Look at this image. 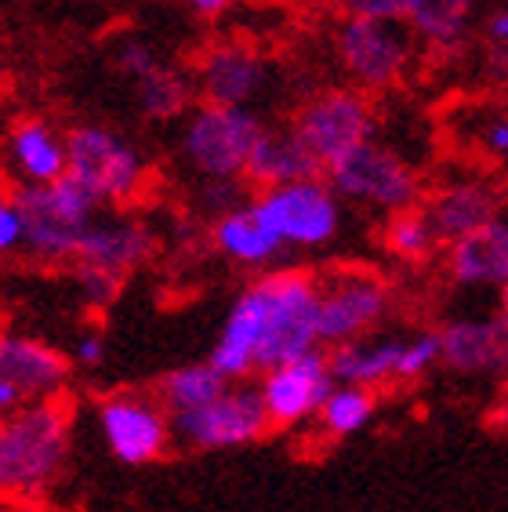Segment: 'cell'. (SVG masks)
Here are the masks:
<instances>
[{"label": "cell", "mask_w": 508, "mask_h": 512, "mask_svg": "<svg viewBox=\"0 0 508 512\" xmlns=\"http://www.w3.org/2000/svg\"><path fill=\"white\" fill-rule=\"evenodd\" d=\"M436 331L450 375L508 382V302H498L483 316H454Z\"/></svg>", "instance_id": "ac0fdd59"}, {"label": "cell", "mask_w": 508, "mask_h": 512, "mask_svg": "<svg viewBox=\"0 0 508 512\" xmlns=\"http://www.w3.org/2000/svg\"><path fill=\"white\" fill-rule=\"evenodd\" d=\"M443 273L461 291H490L508 302V211L443 247Z\"/></svg>", "instance_id": "d6986e66"}, {"label": "cell", "mask_w": 508, "mask_h": 512, "mask_svg": "<svg viewBox=\"0 0 508 512\" xmlns=\"http://www.w3.org/2000/svg\"><path fill=\"white\" fill-rule=\"evenodd\" d=\"M113 66L131 84L135 102L149 124H182L189 109L200 102L196 80L186 66L164 62L149 40H120Z\"/></svg>", "instance_id": "4fadbf2b"}, {"label": "cell", "mask_w": 508, "mask_h": 512, "mask_svg": "<svg viewBox=\"0 0 508 512\" xmlns=\"http://www.w3.org/2000/svg\"><path fill=\"white\" fill-rule=\"evenodd\" d=\"M392 313V287L371 269H338L320 280V342L331 345L356 342L374 331Z\"/></svg>", "instance_id": "5bb4252c"}, {"label": "cell", "mask_w": 508, "mask_h": 512, "mask_svg": "<svg viewBox=\"0 0 508 512\" xmlns=\"http://www.w3.org/2000/svg\"><path fill=\"white\" fill-rule=\"evenodd\" d=\"M153 255H157V233L142 218L106 215L102 211L88 226V233H84L77 266L88 262V266H102V269H113V273L131 276L135 269L153 262Z\"/></svg>", "instance_id": "44dd1931"}, {"label": "cell", "mask_w": 508, "mask_h": 512, "mask_svg": "<svg viewBox=\"0 0 508 512\" xmlns=\"http://www.w3.org/2000/svg\"><path fill=\"white\" fill-rule=\"evenodd\" d=\"M381 247L389 251L396 262L403 266H425L440 255L443 244L432 229L425 207H407V211H396V215L385 218L381 226Z\"/></svg>", "instance_id": "4316f807"}, {"label": "cell", "mask_w": 508, "mask_h": 512, "mask_svg": "<svg viewBox=\"0 0 508 512\" xmlns=\"http://www.w3.org/2000/svg\"><path fill=\"white\" fill-rule=\"evenodd\" d=\"M378 414V393L363 389V385H334L327 404L316 414V425L327 440H349V436L363 433Z\"/></svg>", "instance_id": "83f0119b"}, {"label": "cell", "mask_w": 508, "mask_h": 512, "mask_svg": "<svg viewBox=\"0 0 508 512\" xmlns=\"http://www.w3.org/2000/svg\"><path fill=\"white\" fill-rule=\"evenodd\" d=\"M479 40L490 48V59H505L508 55V4L490 8L479 22Z\"/></svg>", "instance_id": "e575fe53"}, {"label": "cell", "mask_w": 508, "mask_h": 512, "mask_svg": "<svg viewBox=\"0 0 508 512\" xmlns=\"http://www.w3.org/2000/svg\"><path fill=\"white\" fill-rule=\"evenodd\" d=\"M240 0H186V8L193 11V15H200V19H218V15H225L229 8H236Z\"/></svg>", "instance_id": "8d00e7d4"}, {"label": "cell", "mask_w": 508, "mask_h": 512, "mask_svg": "<svg viewBox=\"0 0 508 512\" xmlns=\"http://www.w3.org/2000/svg\"><path fill=\"white\" fill-rule=\"evenodd\" d=\"M73 411L62 400L30 404L0 418V498H37L66 473Z\"/></svg>", "instance_id": "6da1fadb"}, {"label": "cell", "mask_w": 508, "mask_h": 512, "mask_svg": "<svg viewBox=\"0 0 508 512\" xmlns=\"http://www.w3.org/2000/svg\"><path fill=\"white\" fill-rule=\"evenodd\" d=\"M211 247L218 258H225L236 269H251V273H269L280 262L287 247L276 240V233L265 226V218L254 211V204H240L229 215L211 222Z\"/></svg>", "instance_id": "7402d4cb"}, {"label": "cell", "mask_w": 508, "mask_h": 512, "mask_svg": "<svg viewBox=\"0 0 508 512\" xmlns=\"http://www.w3.org/2000/svg\"><path fill=\"white\" fill-rule=\"evenodd\" d=\"M403 26L432 55H458L476 26V0H411Z\"/></svg>", "instance_id": "d4e9b609"}, {"label": "cell", "mask_w": 508, "mask_h": 512, "mask_svg": "<svg viewBox=\"0 0 508 512\" xmlns=\"http://www.w3.org/2000/svg\"><path fill=\"white\" fill-rule=\"evenodd\" d=\"M472 146L494 164H508V102L472 117Z\"/></svg>", "instance_id": "4dcf8cb0"}, {"label": "cell", "mask_w": 508, "mask_h": 512, "mask_svg": "<svg viewBox=\"0 0 508 512\" xmlns=\"http://www.w3.org/2000/svg\"><path fill=\"white\" fill-rule=\"evenodd\" d=\"M4 153H8V171L19 182V189L51 186L69 171L66 131H59L44 117H22L8 131Z\"/></svg>", "instance_id": "ffe728a7"}, {"label": "cell", "mask_w": 508, "mask_h": 512, "mask_svg": "<svg viewBox=\"0 0 508 512\" xmlns=\"http://www.w3.org/2000/svg\"><path fill=\"white\" fill-rule=\"evenodd\" d=\"M95 429L109 458L127 469L160 462L175 444L171 414L160 404V396L138 393V389L102 396L95 404Z\"/></svg>", "instance_id": "30bf717a"}, {"label": "cell", "mask_w": 508, "mask_h": 512, "mask_svg": "<svg viewBox=\"0 0 508 512\" xmlns=\"http://www.w3.org/2000/svg\"><path fill=\"white\" fill-rule=\"evenodd\" d=\"M69 360H73V367H84V371H98V367L106 364V338L98 335V331H80V335L73 338Z\"/></svg>", "instance_id": "d590c367"}, {"label": "cell", "mask_w": 508, "mask_h": 512, "mask_svg": "<svg viewBox=\"0 0 508 512\" xmlns=\"http://www.w3.org/2000/svg\"><path fill=\"white\" fill-rule=\"evenodd\" d=\"M69 171L102 200V207H131L149 186V160L113 124L84 120L66 131Z\"/></svg>", "instance_id": "5b68a950"}, {"label": "cell", "mask_w": 508, "mask_h": 512, "mask_svg": "<svg viewBox=\"0 0 508 512\" xmlns=\"http://www.w3.org/2000/svg\"><path fill=\"white\" fill-rule=\"evenodd\" d=\"M69 378H73V360L59 345L30 331L0 327V418L30 404L62 400Z\"/></svg>", "instance_id": "8fae6325"}, {"label": "cell", "mask_w": 508, "mask_h": 512, "mask_svg": "<svg viewBox=\"0 0 508 512\" xmlns=\"http://www.w3.org/2000/svg\"><path fill=\"white\" fill-rule=\"evenodd\" d=\"M323 178L331 182L345 204L367 207V211H378L385 218L407 211V207H421V200L429 193L425 178L411 160L378 138L345 153L338 164L323 171Z\"/></svg>", "instance_id": "52a82bcc"}, {"label": "cell", "mask_w": 508, "mask_h": 512, "mask_svg": "<svg viewBox=\"0 0 508 512\" xmlns=\"http://www.w3.org/2000/svg\"><path fill=\"white\" fill-rule=\"evenodd\" d=\"M334 59L345 80L363 95H389L403 88L418 62V40L403 22H374L345 15L334 26Z\"/></svg>", "instance_id": "8992f818"}, {"label": "cell", "mask_w": 508, "mask_h": 512, "mask_svg": "<svg viewBox=\"0 0 508 512\" xmlns=\"http://www.w3.org/2000/svg\"><path fill=\"white\" fill-rule=\"evenodd\" d=\"M0 91H4V84H0Z\"/></svg>", "instance_id": "60d3db41"}, {"label": "cell", "mask_w": 508, "mask_h": 512, "mask_svg": "<svg viewBox=\"0 0 508 512\" xmlns=\"http://www.w3.org/2000/svg\"><path fill=\"white\" fill-rule=\"evenodd\" d=\"M291 128L327 171L345 153L378 138V113H374L371 95H363L352 84H334V88H316L305 95L302 106L294 109Z\"/></svg>", "instance_id": "9c48e42d"}, {"label": "cell", "mask_w": 508, "mask_h": 512, "mask_svg": "<svg viewBox=\"0 0 508 512\" xmlns=\"http://www.w3.org/2000/svg\"><path fill=\"white\" fill-rule=\"evenodd\" d=\"M265 128L269 124L258 109L196 102L182 120V131H178V157L196 182L244 178Z\"/></svg>", "instance_id": "277c9868"}, {"label": "cell", "mask_w": 508, "mask_h": 512, "mask_svg": "<svg viewBox=\"0 0 508 512\" xmlns=\"http://www.w3.org/2000/svg\"><path fill=\"white\" fill-rule=\"evenodd\" d=\"M342 8H345V15H356V19L407 22L411 0H342Z\"/></svg>", "instance_id": "836d02e7"}, {"label": "cell", "mask_w": 508, "mask_h": 512, "mask_svg": "<svg viewBox=\"0 0 508 512\" xmlns=\"http://www.w3.org/2000/svg\"><path fill=\"white\" fill-rule=\"evenodd\" d=\"M251 197L254 193L244 178H211V182H200V186H196V207H200L211 222L229 215V211H236V207L247 204Z\"/></svg>", "instance_id": "1f68e13d"}, {"label": "cell", "mask_w": 508, "mask_h": 512, "mask_svg": "<svg viewBox=\"0 0 508 512\" xmlns=\"http://www.w3.org/2000/svg\"><path fill=\"white\" fill-rule=\"evenodd\" d=\"M403 349H407V335H389V331H374L356 342L331 345L327 356H331L334 382L363 385L374 393L381 385H400Z\"/></svg>", "instance_id": "603a6c76"}, {"label": "cell", "mask_w": 508, "mask_h": 512, "mask_svg": "<svg viewBox=\"0 0 508 512\" xmlns=\"http://www.w3.org/2000/svg\"><path fill=\"white\" fill-rule=\"evenodd\" d=\"M421 207H425L440 244L447 247L505 215L508 186L498 175H487V171H465V175L443 178L440 186L429 189Z\"/></svg>", "instance_id": "e0dca14e"}, {"label": "cell", "mask_w": 508, "mask_h": 512, "mask_svg": "<svg viewBox=\"0 0 508 512\" xmlns=\"http://www.w3.org/2000/svg\"><path fill=\"white\" fill-rule=\"evenodd\" d=\"M229 378L218 371L211 360H193V364H178L171 367L157 385V396L160 404L167 407V414H186V411H200L207 407L211 400L229 389Z\"/></svg>", "instance_id": "484cf974"}, {"label": "cell", "mask_w": 508, "mask_h": 512, "mask_svg": "<svg viewBox=\"0 0 508 512\" xmlns=\"http://www.w3.org/2000/svg\"><path fill=\"white\" fill-rule=\"evenodd\" d=\"M15 200L26 218V255L37 266L73 269L80 258L84 233L106 207L84 182L62 175L51 186L15 189Z\"/></svg>", "instance_id": "3957f363"}, {"label": "cell", "mask_w": 508, "mask_h": 512, "mask_svg": "<svg viewBox=\"0 0 508 512\" xmlns=\"http://www.w3.org/2000/svg\"><path fill=\"white\" fill-rule=\"evenodd\" d=\"M323 175L320 160L305 149V142L294 135V128H265V135L258 138V146L251 153V164H247L244 182L251 186V193L258 189H273L287 186V182H302V178Z\"/></svg>", "instance_id": "cb8c5ba5"}, {"label": "cell", "mask_w": 508, "mask_h": 512, "mask_svg": "<svg viewBox=\"0 0 508 512\" xmlns=\"http://www.w3.org/2000/svg\"><path fill=\"white\" fill-rule=\"evenodd\" d=\"M0 193H8V189H4V186H0Z\"/></svg>", "instance_id": "ab89813d"}, {"label": "cell", "mask_w": 508, "mask_h": 512, "mask_svg": "<svg viewBox=\"0 0 508 512\" xmlns=\"http://www.w3.org/2000/svg\"><path fill=\"white\" fill-rule=\"evenodd\" d=\"M494 425H501V429H508V396L501 400L498 414H494Z\"/></svg>", "instance_id": "f35d334b"}, {"label": "cell", "mask_w": 508, "mask_h": 512, "mask_svg": "<svg viewBox=\"0 0 508 512\" xmlns=\"http://www.w3.org/2000/svg\"><path fill=\"white\" fill-rule=\"evenodd\" d=\"M254 385H258L265 414H269V425L273 429H298L305 422H316V414L327 404V396L338 382L331 371V356L320 345L298 360L262 371Z\"/></svg>", "instance_id": "2e32d148"}, {"label": "cell", "mask_w": 508, "mask_h": 512, "mask_svg": "<svg viewBox=\"0 0 508 512\" xmlns=\"http://www.w3.org/2000/svg\"><path fill=\"white\" fill-rule=\"evenodd\" d=\"M26 255V218L15 200V189L0 193V262Z\"/></svg>", "instance_id": "d6a6232c"}, {"label": "cell", "mask_w": 508, "mask_h": 512, "mask_svg": "<svg viewBox=\"0 0 508 512\" xmlns=\"http://www.w3.org/2000/svg\"><path fill=\"white\" fill-rule=\"evenodd\" d=\"M69 273H73V280H77V291H80V298H84V306L95 309V313L109 309L120 295H124V284H127L124 273H113V269H102V266H88V262L73 266Z\"/></svg>", "instance_id": "f1b7e54d"}, {"label": "cell", "mask_w": 508, "mask_h": 512, "mask_svg": "<svg viewBox=\"0 0 508 512\" xmlns=\"http://www.w3.org/2000/svg\"><path fill=\"white\" fill-rule=\"evenodd\" d=\"M251 204L287 251H323L345 229V200L323 175L258 189Z\"/></svg>", "instance_id": "ba28073f"}, {"label": "cell", "mask_w": 508, "mask_h": 512, "mask_svg": "<svg viewBox=\"0 0 508 512\" xmlns=\"http://www.w3.org/2000/svg\"><path fill=\"white\" fill-rule=\"evenodd\" d=\"M490 62H494V77H498L501 91H505V102H508V55L505 59H490Z\"/></svg>", "instance_id": "74e56055"}, {"label": "cell", "mask_w": 508, "mask_h": 512, "mask_svg": "<svg viewBox=\"0 0 508 512\" xmlns=\"http://www.w3.org/2000/svg\"><path fill=\"white\" fill-rule=\"evenodd\" d=\"M262 309L258 375L320 349V276L305 269H269L251 280Z\"/></svg>", "instance_id": "7a4b0ae2"}, {"label": "cell", "mask_w": 508, "mask_h": 512, "mask_svg": "<svg viewBox=\"0 0 508 512\" xmlns=\"http://www.w3.org/2000/svg\"><path fill=\"white\" fill-rule=\"evenodd\" d=\"M269 429L273 425L258 396V385L251 382H233L200 411L171 414L175 444L186 451H236V447L258 444Z\"/></svg>", "instance_id": "7c38bea8"}, {"label": "cell", "mask_w": 508, "mask_h": 512, "mask_svg": "<svg viewBox=\"0 0 508 512\" xmlns=\"http://www.w3.org/2000/svg\"><path fill=\"white\" fill-rule=\"evenodd\" d=\"M193 80L200 102L258 109V102L269 99L276 88V66L269 55L244 40H222L200 55Z\"/></svg>", "instance_id": "9a60e30c"}, {"label": "cell", "mask_w": 508, "mask_h": 512, "mask_svg": "<svg viewBox=\"0 0 508 512\" xmlns=\"http://www.w3.org/2000/svg\"><path fill=\"white\" fill-rule=\"evenodd\" d=\"M436 367H443L440 331H414V335H407V349H403V367H400V385L421 382V378H429Z\"/></svg>", "instance_id": "f546056e"}]
</instances>
